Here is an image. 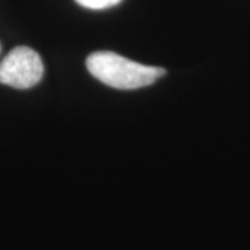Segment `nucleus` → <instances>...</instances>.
I'll return each mask as SVG.
<instances>
[{
    "label": "nucleus",
    "instance_id": "obj_3",
    "mask_svg": "<svg viewBox=\"0 0 250 250\" xmlns=\"http://www.w3.org/2000/svg\"><path fill=\"white\" fill-rule=\"evenodd\" d=\"M80 6L90 10H104L117 6L123 0H75Z\"/></svg>",
    "mask_w": 250,
    "mask_h": 250
},
{
    "label": "nucleus",
    "instance_id": "obj_2",
    "mask_svg": "<svg viewBox=\"0 0 250 250\" xmlns=\"http://www.w3.org/2000/svg\"><path fill=\"white\" fill-rule=\"evenodd\" d=\"M43 77L41 56L27 46L13 49L0 62V83L16 89L35 86Z\"/></svg>",
    "mask_w": 250,
    "mask_h": 250
},
{
    "label": "nucleus",
    "instance_id": "obj_1",
    "mask_svg": "<svg viewBox=\"0 0 250 250\" xmlns=\"http://www.w3.org/2000/svg\"><path fill=\"white\" fill-rule=\"evenodd\" d=\"M89 72L100 82L116 89H139L161 78L164 68L128 60L113 52H96L86 59Z\"/></svg>",
    "mask_w": 250,
    "mask_h": 250
}]
</instances>
